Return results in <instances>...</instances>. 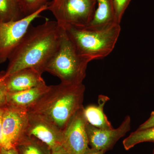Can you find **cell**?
Returning <instances> with one entry per match:
<instances>
[{
    "mask_svg": "<svg viewBox=\"0 0 154 154\" xmlns=\"http://www.w3.org/2000/svg\"><path fill=\"white\" fill-rule=\"evenodd\" d=\"M63 28L56 21L31 25L9 57L6 75L32 68L42 73L57 49Z\"/></svg>",
    "mask_w": 154,
    "mask_h": 154,
    "instance_id": "cell-1",
    "label": "cell"
},
{
    "mask_svg": "<svg viewBox=\"0 0 154 154\" xmlns=\"http://www.w3.org/2000/svg\"><path fill=\"white\" fill-rule=\"evenodd\" d=\"M85 85L64 84L50 86L48 91L28 112L38 116L63 132L76 113L83 108Z\"/></svg>",
    "mask_w": 154,
    "mask_h": 154,
    "instance_id": "cell-2",
    "label": "cell"
},
{
    "mask_svg": "<svg viewBox=\"0 0 154 154\" xmlns=\"http://www.w3.org/2000/svg\"><path fill=\"white\" fill-rule=\"evenodd\" d=\"M67 35L79 52L91 61L101 59L113 51L121 32V26L113 23L99 28L66 26Z\"/></svg>",
    "mask_w": 154,
    "mask_h": 154,
    "instance_id": "cell-3",
    "label": "cell"
},
{
    "mask_svg": "<svg viewBox=\"0 0 154 154\" xmlns=\"http://www.w3.org/2000/svg\"><path fill=\"white\" fill-rule=\"evenodd\" d=\"M91 61L79 52L63 28L58 46L46 64L44 72L57 77L61 83L82 84Z\"/></svg>",
    "mask_w": 154,
    "mask_h": 154,
    "instance_id": "cell-4",
    "label": "cell"
},
{
    "mask_svg": "<svg viewBox=\"0 0 154 154\" xmlns=\"http://www.w3.org/2000/svg\"><path fill=\"white\" fill-rule=\"evenodd\" d=\"M96 8V0H53L48 10L62 28L84 27L92 21Z\"/></svg>",
    "mask_w": 154,
    "mask_h": 154,
    "instance_id": "cell-5",
    "label": "cell"
},
{
    "mask_svg": "<svg viewBox=\"0 0 154 154\" xmlns=\"http://www.w3.org/2000/svg\"><path fill=\"white\" fill-rule=\"evenodd\" d=\"M48 8V5L19 21L5 22L0 20V64L8 60L32 22Z\"/></svg>",
    "mask_w": 154,
    "mask_h": 154,
    "instance_id": "cell-6",
    "label": "cell"
},
{
    "mask_svg": "<svg viewBox=\"0 0 154 154\" xmlns=\"http://www.w3.org/2000/svg\"><path fill=\"white\" fill-rule=\"evenodd\" d=\"M29 114L27 110L9 106H4L3 134L6 148L16 146L26 136Z\"/></svg>",
    "mask_w": 154,
    "mask_h": 154,
    "instance_id": "cell-7",
    "label": "cell"
},
{
    "mask_svg": "<svg viewBox=\"0 0 154 154\" xmlns=\"http://www.w3.org/2000/svg\"><path fill=\"white\" fill-rule=\"evenodd\" d=\"M84 108L76 113L63 132L61 145L70 154H84L89 148Z\"/></svg>",
    "mask_w": 154,
    "mask_h": 154,
    "instance_id": "cell-8",
    "label": "cell"
},
{
    "mask_svg": "<svg viewBox=\"0 0 154 154\" xmlns=\"http://www.w3.org/2000/svg\"><path fill=\"white\" fill-rule=\"evenodd\" d=\"M131 119L127 116L118 128L102 129L92 126L87 122L86 130L89 145L92 148L105 152L113 146L131 129Z\"/></svg>",
    "mask_w": 154,
    "mask_h": 154,
    "instance_id": "cell-9",
    "label": "cell"
},
{
    "mask_svg": "<svg viewBox=\"0 0 154 154\" xmlns=\"http://www.w3.org/2000/svg\"><path fill=\"white\" fill-rule=\"evenodd\" d=\"M28 114L26 135L37 139L51 149L61 145L63 131L44 119L35 114Z\"/></svg>",
    "mask_w": 154,
    "mask_h": 154,
    "instance_id": "cell-10",
    "label": "cell"
},
{
    "mask_svg": "<svg viewBox=\"0 0 154 154\" xmlns=\"http://www.w3.org/2000/svg\"><path fill=\"white\" fill-rule=\"evenodd\" d=\"M42 73L36 69H22L9 75H6L8 93H14L46 85L42 77Z\"/></svg>",
    "mask_w": 154,
    "mask_h": 154,
    "instance_id": "cell-11",
    "label": "cell"
},
{
    "mask_svg": "<svg viewBox=\"0 0 154 154\" xmlns=\"http://www.w3.org/2000/svg\"><path fill=\"white\" fill-rule=\"evenodd\" d=\"M49 87L45 85L20 92L8 93L6 104L28 111L48 91Z\"/></svg>",
    "mask_w": 154,
    "mask_h": 154,
    "instance_id": "cell-12",
    "label": "cell"
},
{
    "mask_svg": "<svg viewBox=\"0 0 154 154\" xmlns=\"http://www.w3.org/2000/svg\"><path fill=\"white\" fill-rule=\"evenodd\" d=\"M110 99L107 96L99 95L98 105H91L84 107L83 112L88 123L100 129H113V126L104 112L105 104Z\"/></svg>",
    "mask_w": 154,
    "mask_h": 154,
    "instance_id": "cell-13",
    "label": "cell"
},
{
    "mask_svg": "<svg viewBox=\"0 0 154 154\" xmlns=\"http://www.w3.org/2000/svg\"><path fill=\"white\" fill-rule=\"evenodd\" d=\"M96 8L92 21L86 26L90 28H102L116 20L113 0H96Z\"/></svg>",
    "mask_w": 154,
    "mask_h": 154,
    "instance_id": "cell-14",
    "label": "cell"
},
{
    "mask_svg": "<svg viewBox=\"0 0 154 154\" xmlns=\"http://www.w3.org/2000/svg\"><path fill=\"white\" fill-rule=\"evenodd\" d=\"M19 154H51V149L35 138L25 136L15 147Z\"/></svg>",
    "mask_w": 154,
    "mask_h": 154,
    "instance_id": "cell-15",
    "label": "cell"
},
{
    "mask_svg": "<svg viewBox=\"0 0 154 154\" xmlns=\"http://www.w3.org/2000/svg\"><path fill=\"white\" fill-rule=\"evenodd\" d=\"M25 17L18 0H0V20L5 22H14Z\"/></svg>",
    "mask_w": 154,
    "mask_h": 154,
    "instance_id": "cell-16",
    "label": "cell"
},
{
    "mask_svg": "<svg viewBox=\"0 0 154 154\" xmlns=\"http://www.w3.org/2000/svg\"><path fill=\"white\" fill-rule=\"evenodd\" d=\"M148 142L154 143V126L137 130L125 139L122 143L125 149L128 150L138 144Z\"/></svg>",
    "mask_w": 154,
    "mask_h": 154,
    "instance_id": "cell-17",
    "label": "cell"
},
{
    "mask_svg": "<svg viewBox=\"0 0 154 154\" xmlns=\"http://www.w3.org/2000/svg\"><path fill=\"white\" fill-rule=\"evenodd\" d=\"M25 17L29 16L46 5V0H18Z\"/></svg>",
    "mask_w": 154,
    "mask_h": 154,
    "instance_id": "cell-18",
    "label": "cell"
},
{
    "mask_svg": "<svg viewBox=\"0 0 154 154\" xmlns=\"http://www.w3.org/2000/svg\"><path fill=\"white\" fill-rule=\"evenodd\" d=\"M131 0H113L115 12L116 20L117 23L120 24L125 12Z\"/></svg>",
    "mask_w": 154,
    "mask_h": 154,
    "instance_id": "cell-19",
    "label": "cell"
},
{
    "mask_svg": "<svg viewBox=\"0 0 154 154\" xmlns=\"http://www.w3.org/2000/svg\"><path fill=\"white\" fill-rule=\"evenodd\" d=\"M5 71L0 72V107L6 104V97L8 91L6 83Z\"/></svg>",
    "mask_w": 154,
    "mask_h": 154,
    "instance_id": "cell-20",
    "label": "cell"
},
{
    "mask_svg": "<svg viewBox=\"0 0 154 154\" xmlns=\"http://www.w3.org/2000/svg\"><path fill=\"white\" fill-rule=\"evenodd\" d=\"M4 106L0 107V146L6 148L5 141L3 134V119Z\"/></svg>",
    "mask_w": 154,
    "mask_h": 154,
    "instance_id": "cell-21",
    "label": "cell"
},
{
    "mask_svg": "<svg viewBox=\"0 0 154 154\" xmlns=\"http://www.w3.org/2000/svg\"><path fill=\"white\" fill-rule=\"evenodd\" d=\"M154 126V111H152L151 113L150 116L149 118L140 125L137 130H141L146 129L152 127Z\"/></svg>",
    "mask_w": 154,
    "mask_h": 154,
    "instance_id": "cell-22",
    "label": "cell"
},
{
    "mask_svg": "<svg viewBox=\"0 0 154 154\" xmlns=\"http://www.w3.org/2000/svg\"><path fill=\"white\" fill-rule=\"evenodd\" d=\"M0 154H19L16 148L7 149L0 146Z\"/></svg>",
    "mask_w": 154,
    "mask_h": 154,
    "instance_id": "cell-23",
    "label": "cell"
},
{
    "mask_svg": "<svg viewBox=\"0 0 154 154\" xmlns=\"http://www.w3.org/2000/svg\"><path fill=\"white\" fill-rule=\"evenodd\" d=\"M51 154H70L62 145L57 146L51 149Z\"/></svg>",
    "mask_w": 154,
    "mask_h": 154,
    "instance_id": "cell-24",
    "label": "cell"
},
{
    "mask_svg": "<svg viewBox=\"0 0 154 154\" xmlns=\"http://www.w3.org/2000/svg\"><path fill=\"white\" fill-rule=\"evenodd\" d=\"M104 152L89 147L84 154H104Z\"/></svg>",
    "mask_w": 154,
    "mask_h": 154,
    "instance_id": "cell-25",
    "label": "cell"
},
{
    "mask_svg": "<svg viewBox=\"0 0 154 154\" xmlns=\"http://www.w3.org/2000/svg\"><path fill=\"white\" fill-rule=\"evenodd\" d=\"M46 1H47V2H48V1H49V0H46ZM51 1H53V0H51Z\"/></svg>",
    "mask_w": 154,
    "mask_h": 154,
    "instance_id": "cell-26",
    "label": "cell"
},
{
    "mask_svg": "<svg viewBox=\"0 0 154 154\" xmlns=\"http://www.w3.org/2000/svg\"><path fill=\"white\" fill-rule=\"evenodd\" d=\"M153 153H154V151H153Z\"/></svg>",
    "mask_w": 154,
    "mask_h": 154,
    "instance_id": "cell-27",
    "label": "cell"
},
{
    "mask_svg": "<svg viewBox=\"0 0 154 154\" xmlns=\"http://www.w3.org/2000/svg\"><path fill=\"white\" fill-rule=\"evenodd\" d=\"M153 154H154V153H153Z\"/></svg>",
    "mask_w": 154,
    "mask_h": 154,
    "instance_id": "cell-28",
    "label": "cell"
}]
</instances>
